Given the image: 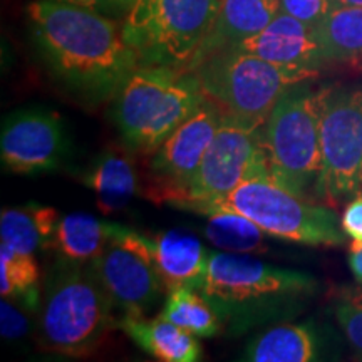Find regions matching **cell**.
Returning a JSON list of instances; mask_svg holds the SVG:
<instances>
[{
    "label": "cell",
    "instance_id": "obj_26",
    "mask_svg": "<svg viewBox=\"0 0 362 362\" xmlns=\"http://www.w3.org/2000/svg\"><path fill=\"white\" fill-rule=\"evenodd\" d=\"M334 314L347 342L362 361V287L342 288L336 297Z\"/></svg>",
    "mask_w": 362,
    "mask_h": 362
},
{
    "label": "cell",
    "instance_id": "obj_21",
    "mask_svg": "<svg viewBox=\"0 0 362 362\" xmlns=\"http://www.w3.org/2000/svg\"><path fill=\"white\" fill-rule=\"evenodd\" d=\"M121 225L103 221L88 214L62 215L54 233L51 252L57 259L89 265L119 232Z\"/></svg>",
    "mask_w": 362,
    "mask_h": 362
},
{
    "label": "cell",
    "instance_id": "obj_19",
    "mask_svg": "<svg viewBox=\"0 0 362 362\" xmlns=\"http://www.w3.org/2000/svg\"><path fill=\"white\" fill-rule=\"evenodd\" d=\"M121 329L136 346L163 362H197L203 357V346L197 336L168 320H146L143 317H123Z\"/></svg>",
    "mask_w": 362,
    "mask_h": 362
},
{
    "label": "cell",
    "instance_id": "obj_22",
    "mask_svg": "<svg viewBox=\"0 0 362 362\" xmlns=\"http://www.w3.org/2000/svg\"><path fill=\"white\" fill-rule=\"evenodd\" d=\"M327 62L362 59V7H337L315 27Z\"/></svg>",
    "mask_w": 362,
    "mask_h": 362
},
{
    "label": "cell",
    "instance_id": "obj_1",
    "mask_svg": "<svg viewBox=\"0 0 362 362\" xmlns=\"http://www.w3.org/2000/svg\"><path fill=\"white\" fill-rule=\"evenodd\" d=\"M27 19L52 78L81 106L111 103L141 66L123 25L106 13L59 0H34Z\"/></svg>",
    "mask_w": 362,
    "mask_h": 362
},
{
    "label": "cell",
    "instance_id": "obj_28",
    "mask_svg": "<svg viewBox=\"0 0 362 362\" xmlns=\"http://www.w3.org/2000/svg\"><path fill=\"white\" fill-rule=\"evenodd\" d=\"M337 7L336 0H282V12L296 17L312 29L319 27L320 22Z\"/></svg>",
    "mask_w": 362,
    "mask_h": 362
},
{
    "label": "cell",
    "instance_id": "obj_33",
    "mask_svg": "<svg viewBox=\"0 0 362 362\" xmlns=\"http://www.w3.org/2000/svg\"><path fill=\"white\" fill-rule=\"evenodd\" d=\"M339 7H362V0H336Z\"/></svg>",
    "mask_w": 362,
    "mask_h": 362
},
{
    "label": "cell",
    "instance_id": "obj_10",
    "mask_svg": "<svg viewBox=\"0 0 362 362\" xmlns=\"http://www.w3.org/2000/svg\"><path fill=\"white\" fill-rule=\"evenodd\" d=\"M253 178H272L262 144V126L245 124L223 115L197 173L166 205L214 200Z\"/></svg>",
    "mask_w": 362,
    "mask_h": 362
},
{
    "label": "cell",
    "instance_id": "obj_8",
    "mask_svg": "<svg viewBox=\"0 0 362 362\" xmlns=\"http://www.w3.org/2000/svg\"><path fill=\"white\" fill-rule=\"evenodd\" d=\"M319 202L337 208L362 193V86L320 88Z\"/></svg>",
    "mask_w": 362,
    "mask_h": 362
},
{
    "label": "cell",
    "instance_id": "obj_14",
    "mask_svg": "<svg viewBox=\"0 0 362 362\" xmlns=\"http://www.w3.org/2000/svg\"><path fill=\"white\" fill-rule=\"evenodd\" d=\"M232 49L282 66L320 71L327 62L315 29L285 12H280L259 34L242 40Z\"/></svg>",
    "mask_w": 362,
    "mask_h": 362
},
{
    "label": "cell",
    "instance_id": "obj_3",
    "mask_svg": "<svg viewBox=\"0 0 362 362\" xmlns=\"http://www.w3.org/2000/svg\"><path fill=\"white\" fill-rule=\"evenodd\" d=\"M116 310L90 265L56 259L42 285L35 337L44 352L83 357L117 327Z\"/></svg>",
    "mask_w": 362,
    "mask_h": 362
},
{
    "label": "cell",
    "instance_id": "obj_27",
    "mask_svg": "<svg viewBox=\"0 0 362 362\" xmlns=\"http://www.w3.org/2000/svg\"><path fill=\"white\" fill-rule=\"evenodd\" d=\"M30 312L22 307L13 298L2 297L0 302V332L2 339L8 342L22 341L29 336L33 322H30Z\"/></svg>",
    "mask_w": 362,
    "mask_h": 362
},
{
    "label": "cell",
    "instance_id": "obj_13",
    "mask_svg": "<svg viewBox=\"0 0 362 362\" xmlns=\"http://www.w3.org/2000/svg\"><path fill=\"white\" fill-rule=\"evenodd\" d=\"M221 119L223 112L220 107L206 99L200 110L153 153L148 165L149 185L144 197L163 205L183 192L197 173Z\"/></svg>",
    "mask_w": 362,
    "mask_h": 362
},
{
    "label": "cell",
    "instance_id": "obj_25",
    "mask_svg": "<svg viewBox=\"0 0 362 362\" xmlns=\"http://www.w3.org/2000/svg\"><path fill=\"white\" fill-rule=\"evenodd\" d=\"M203 235L221 252L250 255L267 250L264 230L238 214L208 215Z\"/></svg>",
    "mask_w": 362,
    "mask_h": 362
},
{
    "label": "cell",
    "instance_id": "obj_24",
    "mask_svg": "<svg viewBox=\"0 0 362 362\" xmlns=\"http://www.w3.org/2000/svg\"><path fill=\"white\" fill-rule=\"evenodd\" d=\"M158 317L188 330L197 337H215L225 329L214 305L197 288H178L168 292Z\"/></svg>",
    "mask_w": 362,
    "mask_h": 362
},
{
    "label": "cell",
    "instance_id": "obj_6",
    "mask_svg": "<svg viewBox=\"0 0 362 362\" xmlns=\"http://www.w3.org/2000/svg\"><path fill=\"white\" fill-rule=\"evenodd\" d=\"M312 81L292 86L262 124L270 176L288 193L319 202L322 175L320 89Z\"/></svg>",
    "mask_w": 362,
    "mask_h": 362
},
{
    "label": "cell",
    "instance_id": "obj_20",
    "mask_svg": "<svg viewBox=\"0 0 362 362\" xmlns=\"http://www.w3.org/2000/svg\"><path fill=\"white\" fill-rule=\"evenodd\" d=\"M59 218L61 215L56 208L42 206L37 203L4 208L0 215L2 245L27 255H34L39 250L51 252Z\"/></svg>",
    "mask_w": 362,
    "mask_h": 362
},
{
    "label": "cell",
    "instance_id": "obj_30",
    "mask_svg": "<svg viewBox=\"0 0 362 362\" xmlns=\"http://www.w3.org/2000/svg\"><path fill=\"white\" fill-rule=\"evenodd\" d=\"M156 2L158 0H136L133 7L129 8L128 13H126V21L123 24L124 29H134V27L141 24Z\"/></svg>",
    "mask_w": 362,
    "mask_h": 362
},
{
    "label": "cell",
    "instance_id": "obj_32",
    "mask_svg": "<svg viewBox=\"0 0 362 362\" xmlns=\"http://www.w3.org/2000/svg\"><path fill=\"white\" fill-rule=\"evenodd\" d=\"M349 267L354 274L356 280L359 284H362V242H357V240H352V243L349 245Z\"/></svg>",
    "mask_w": 362,
    "mask_h": 362
},
{
    "label": "cell",
    "instance_id": "obj_31",
    "mask_svg": "<svg viewBox=\"0 0 362 362\" xmlns=\"http://www.w3.org/2000/svg\"><path fill=\"white\" fill-rule=\"evenodd\" d=\"M59 2L71 4V6H79L86 8H93V11L103 13H121L119 2L117 0H59Z\"/></svg>",
    "mask_w": 362,
    "mask_h": 362
},
{
    "label": "cell",
    "instance_id": "obj_4",
    "mask_svg": "<svg viewBox=\"0 0 362 362\" xmlns=\"http://www.w3.org/2000/svg\"><path fill=\"white\" fill-rule=\"evenodd\" d=\"M205 101L193 72L139 66L112 98L110 117L131 153L153 155Z\"/></svg>",
    "mask_w": 362,
    "mask_h": 362
},
{
    "label": "cell",
    "instance_id": "obj_2",
    "mask_svg": "<svg viewBox=\"0 0 362 362\" xmlns=\"http://www.w3.org/2000/svg\"><path fill=\"white\" fill-rule=\"evenodd\" d=\"M319 288L309 274L265 264L243 253L211 252L200 292L230 336L287 322Z\"/></svg>",
    "mask_w": 362,
    "mask_h": 362
},
{
    "label": "cell",
    "instance_id": "obj_29",
    "mask_svg": "<svg viewBox=\"0 0 362 362\" xmlns=\"http://www.w3.org/2000/svg\"><path fill=\"white\" fill-rule=\"evenodd\" d=\"M341 226L346 237L362 242V193L346 203L341 216Z\"/></svg>",
    "mask_w": 362,
    "mask_h": 362
},
{
    "label": "cell",
    "instance_id": "obj_15",
    "mask_svg": "<svg viewBox=\"0 0 362 362\" xmlns=\"http://www.w3.org/2000/svg\"><path fill=\"white\" fill-rule=\"evenodd\" d=\"M282 12V0H220L210 33L194 54L188 72L214 54L259 34Z\"/></svg>",
    "mask_w": 362,
    "mask_h": 362
},
{
    "label": "cell",
    "instance_id": "obj_12",
    "mask_svg": "<svg viewBox=\"0 0 362 362\" xmlns=\"http://www.w3.org/2000/svg\"><path fill=\"white\" fill-rule=\"evenodd\" d=\"M71 156V139L62 117L45 107L11 112L2 123L0 158L16 175H45L61 170Z\"/></svg>",
    "mask_w": 362,
    "mask_h": 362
},
{
    "label": "cell",
    "instance_id": "obj_34",
    "mask_svg": "<svg viewBox=\"0 0 362 362\" xmlns=\"http://www.w3.org/2000/svg\"><path fill=\"white\" fill-rule=\"evenodd\" d=\"M117 2H119V7H121V11L128 13V11H129L131 7H133V4L136 2V0H117Z\"/></svg>",
    "mask_w": 362,
    "mask_h": 362
},
{
    "label": "cell",
    "instance_id": "obj_17",
    "mask_svg": "<svg viewBox=\"0 0 362 362\" xmlns=\"http://www.w3.org/2000/svg\"><path fill=\"white\" fill-rule=\"evenodd\" d=\"M158 272L166 292L178 288L200 291L211 250L193 235L170 230L151 237Z\"/></svg>",
    "mask_w": 362,
    "mask_h": 362
},
{
    "label": "cell",
    "instance_id": "obj_23",
    "mask_svg": "<svg viewBox=\"0 0 362 362\" xmlns=\"http://www.w3.org/2000/svg\"><path fill=\"white\" fill-rule=\"evenodd\" d=\"M0 292L13 298L30 314H37L42 304L40 270L34 255L17 253L0 245Z\"/></svg>",
    "mask_w": 362,
    "mask_h": 362
},
{
    "label": "cell",
    "instance_id": "obj_5",
    "mask_svg": "<svg viewBox=\"0 0 362 362\" xmlns=\"http://www.w3.org/2000/svg\"><path fill=\"white\" fill-rule=\"evenodd\" d=\"M173 208L198 215L238 214L259 225L269 237L312 247L346 243L341 218L325 203L288 193L272 178L243 181L223 197L203 202H181Z\"/></svg>",
    "mask_w": 362,
    "mask_h": 362
},
{
    "label": "cell",
    "instance_id": "obj_16",
    "mask_svg": "<svg viewBox=\"0 0 362 362\" xmlns=\"http://www.w3.org/2000/svg\"><path fill=\"white\" fill-rule=\"evenodd\" d=\"M129 153L126 146L106 148L86 168L83 183L96 194L103 214L124 210L141 193V178Z\"/></svg>",
    "mask_w": 362,
    "mask_h": 362
},
{
    "label": "cell",
    "instance_id": "obj_11",
    "mask_svg": "<svg viewBox=\"0 0 362 362\" xmlns=\"http://www.w3.org/2000/svg\"><path fill=\"white\" fill-rule=\"evenodd\" d=\"M117 314L144 317L160 304L165 285L158 272L151 238L121 226L106 248L90 262Z\"/></svg>",
    "mask_w": 362,
    "mask_h": 362
},
{
    "label": "cell",
    "instance_id": "obj_9",
    "mask_svg": "<svg viewBox=\"0 0 362 362\" xmlns=\"http://www.w3.org/2000/svg\"><path fill=\"white\" fill-rule=\"evenodd\" d=\"M220 0H158L141 24L124 29L141 66L188 71L214 25Z\"/></svg>",
    "mask_w": 362,
    "mask_h": 362
},
{
    "label": "cell",
    "instance_id": "obj_18",
    "mask_svg": "<svg viewBox=\"0 0 362 362\" xmlns=\"http://www.w3.org/2000/svg\"><path fill=\"white\" fill-rule=\"evenodd\" d=\"M327 341L314 324L280 322L248 342L240 359L250 362H310L322 359Z\"/></svg>",
    "mask_w": 362,
    "mask_h": 362
},
{
    "label": "cell",
    "instance_id": "obj_7",
    "mask_svg": "<svg viewBox=\"0 0 362 362\" xmlns=\"http://www.w3.org/2000/svg\"><path fill=\"white\" fill-rule=\"evenodd\" d=\"M192 72L225 116L259 128L292 86L319 76V69L275 64L238 49L216 52Z\"/></svg>",
    "mask_w": 362,
    "mask_h": 362
}]
</instances>
